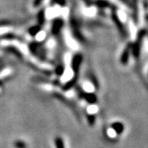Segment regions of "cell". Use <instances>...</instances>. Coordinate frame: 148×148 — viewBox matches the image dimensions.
Instances as JSON below:
<instances>
[{
  "label": "cell",
  "instance_id": "1",
  "mask_svg": "<svg viewBox=\"0 0 148 148\" xmlns=\"http://www.w3.org/2000/svg\"><path fill=\"white\" fill-rule=\"evenodd\" d=\"M145 34H146V31L145 30H143V31H141V32H139L136 42L133 45V46H132L133 56L136 57V58H138V56H139V54H140L141 45H142V42H143V37L145 36Z\"/></svg>",
  "mask_w": 148,
  "mask_h": 148
},
{
  "label": "cell",
  "instance_id": "2",
  "mask_svg": "<svg viewBox=\"0 0 148 148\" xmlns=\"http://www.w3.org/2000/svg\"><path fill=\"white\" fill-rule=\"evenodd\" d=\"M131 49H132V44H129V45H127V47L124 49L123 52L122 53L121 58H120L121 64H126L128 62V58H129V55H130Z\"/></svg>",
  "mask_w": 148,
  "mask_h": 148
},
{
  "label": "cell",
  "instance_id": "3",
  "mask_svg": "<svg viewBox=\"0 0 148 148\" xmlns=\"http://www.w3.org/2000/svg\"><path fill=\"white\" fill-rule=\"evenodd\" d=\"M112 17H113V20H114V21L115 22V24H116L118 29H119V30L120 31V32H121V34H123V36H126V31H125V29H124V27H123V23H122L121 21H119V17L117 16V15L114 13V12L113 13Z\"/></svg>",
  "mask_w": 148,
  "mask_h": 148
},
{
  "label": "cell",
  "instance_id": "4",
  "mask_svg": "<svg viewBox=\"0 0 148 148\" xmlns=\"http://www.w3.org/2000/svg\"><path fill=\"white\" fill-rule=\"evenodd\" d=\"M112 128L118 133V134H121L123 132V124L121 123H114L112 124Z\"/></svg>",
  "mask_w": 148,
  "mask_h": 148
},
{
  "label": "cell",
  "instance_id": "5",
  "mask_svg": "<svg viewBox=\"0 0 148 148\" xmlns=\"http://www.w3.org/2000/svg\"><path fill=\"white\" fill-rule=\"evenodd\" d=\"M62 25H63V21H61L60 19H58V20H56V21H54V23H53V34L58 33V31L60 30V28H61V27H62Z\"/></svg>",
  "mask_w": 148,
  "mask_h": 148
},
{
  "label": "cell",
  "instance_id": "6",
  "mask_svg": "<svg viewBox=\"0 0 148 148\" xmlns=\"http://www.w3.org/2000/svg\"><path fill=\"white\" fill-rule=\"evenodd\" d=\"M81 61H82V58L80 55H77L74 57L73 59V69L76 70H77V69L79 68V65L81 64Z\"/></svg>",
  "mask_w": 148,
  "mask_h": 148
},
{
  "label": "cell",
  "instance_id": "7",
  "mask_svg": "<svg viewBox=\"0 0 148 148\" xmlns=\"http://www.w3.org/2000/svg\"><path fill=\"white\" fill-rule=\"evenodd\" d=\"M96 4L100 8H109L110 7V3L106 1H103V0H100L98 2H96Z\"/></svg>",
  "mask_w": 148,
  "mask_h": 148
},
{
  "label": "cell",
  "instance_id": "8",
  "mask_svg": "<svg viewBox=\"0 0 148 148\" xmlns=\"http://www.w3.org/2000/svg\"><path fill=\"white\" fill-rule=\"evenodd\" d=\"M39 30H40V27H32V29H30V33L32 34V35H36V34H37V32H39Z\"/></svg>",
  "mask_w": 148,
  "mask_h": 148
},
{
  "label": "cell",
  "instance_id": "9",
  "mask_svg": "<svg viewBox=\"0 0 148 148\" xmlns=\"http://www.w3.org/2000/svg\"><path fill=\"white\" fill-rule=\"evenodd\" d=\"M57 144H58V148H64V144L61 140H57Z\"/></svg>",
  "mask_w": 148,
  "mask_h": 148
},
{
  "label": "cell",
  "instance_id": "10",
  "mask_svg": "<svg viewBox=\"0 0 148 148\" xmlns=\"http://www.w3.org/2000/svg\"><path fill=\"white\" fill-rule=\"evenodd\" d=\"M41 1H42V0H36V1H35V5H39V4L40 3Z\"/></svg>",
  "mask_w": 148,
  "mask_h": 148
},
{
  "label": "cell",
  "instance_id": "11",
  "mask_svg": "<svg viewBox=\"0 0 148 148\" xmlns=\"http://www.w3.org/2000/svg\"><path fill=\"white\" fill-rule=\"evenodd\" d=\"M85 1H86V2H88V1H89V0H85Z\"/></svg>",
  "mask_w": 148,
  "mask_h": 148
},
{
  "label": "cell",
  "instance_id": "12",
  "mask_svg": "<svg viewBox=\"0 0 148 148\" xmlns=\"http://www.w3.org/2000/svg\"><path fill=\"white\" fill-rule=\"evenodd\" d=\"M147 21H148V16H147Z\"/></svg>",
  "mask_w": 148,
  "mask_h": 148
}]
</instances>
